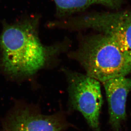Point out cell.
Returning a JSON list of instances; mask_svg holds the SVG:
<instances>
[{"instance_id": "cell-1", "label": "cell", "mask_w": 131, "mask_h": 131, "mask_svg": "<svg viewBox=\"0 0 131 131\" xmlns=\"http://www.w3.org/2000/svg\"><path fill=\"white\" fill-rule=\"evenodd\" d=\"M1 64L6 72L13 76L34 74L43 67L47 51L29 23L8 25L0 38Z\"/></svg>"}, {"instance_id": "cell-2", "label": "cell", "mask_w": 131, "mask_h": 131, "mask_svg": "<svg viewBox=\"0 0 131 131\" xmlns=\"http://www.w3.org/2000/svg\"><path fill=\"white\" fill-rule=\"evenodd\" d=\"M78 58L87 75L102 83L131 73V58L104 34L86 40L78 51Z\"/></svg>"}, {"instance_id": "cell-3", "label": "cell", "mask_w": 131, "mask_h": 131, "mask_svg": "<svg viewBox=\"0 0 131 131\" xmlns=\"http://www.w3.org/2000/svg\"><path fill=\"white\" fill-rule=\"evenodd\" d=\"M69 92L73 107L80 112L94 131H100L99 117L103 98L98 81L87 75H68Z\"/></svg>"}, {"instance_id": "cell-4", "label": "cell", "mask_w": 131, "mask_h": 131, "mask_svg": "<svg viewBox=\"0 0 131 131\" xmlns=\"http://www.w3.org/2000/svg\"><path fill=\"white\" fill-rule=\"evenodd\" d=\"M83 21L86 27L111 38L131 58V11L97 14L87 17Z\"/></svg>"}, {"instance_id": "cell-5", "label": "cell", "mask_w": 131, "mask_h": 131, "mask_svg": "<svg viewBox=\"0 0 131 131\" xmlns=\"http://www.w3.org/2000/svg\"><path fill=\"white\" fill-rule=\"evenodd\" d=\"M103 83L108 103L109 123L114 130L118 131L126 118V103L131 92V78L118 77Z\"/></svg>"}, {"instance_id": "cell-6", "label": "cell", "mask_w": 131, "mask_h": 131, "mask_svg": "<svg viewBox=\"0 0 131 131\" xmlns=\"http://www.w3.org/2000/svg\"><path fill=\"white\" fill-rule=\"evenodd\" d=\"M64 124L55 115H42L22 110L8 121L6 131H61Z\"/></svg>"}, {"instance_id": "cell-7", "label": "cell", "mask_w": 131, "mask_h": 131, "mask_svg": "<svg viewBox=\"0 0 131 131\" xmlns=\"http://www.w3.org/2000/svg\"><path fill=\"white\" fill-rule=\"evenodd\" d=\"M57 10L61 14H67L83 10L93 4H101L109 7L117 6L120 0H54Z\"/></svg>"}]
</instances>
